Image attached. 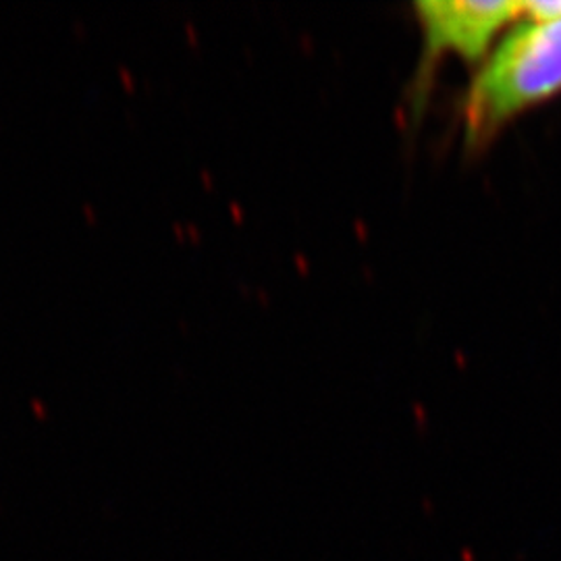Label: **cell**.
Wrapping results in <instances>:
<instances>
[{
  "label": "cell",
  "mask_w": 561,
  "mask_h": 561,
  "mask_svg": "<svg viewBox=\"0 0 561 561\" xmlns=\"http://www.w3.org/2000/svg\"><path fill=\"white\" fill-rule=\"evenodd\" d=\"M524 2L512 0H422L414 4L422 32V78L442 57L482 62L503 34L522 20Z\"/></svg>",
  "instance_id": "7a4b0ae2"
},
{
  "label": "cell",
  "mask_w": 561,
  "mask_h": 561,
  "mask_svg": "<svg viewBox=\"0 0 561 561\" xmlns=\"http://www.w3.org/2000/svg\"><path fill=\"white\" fill-rule=\"evenodd\" d=\"M561 96V18H522L495 44L463 102V146L479 152L524 113Z\"/></svg>",
  "instance_id": "6da1fadb"
}]
</instances>
